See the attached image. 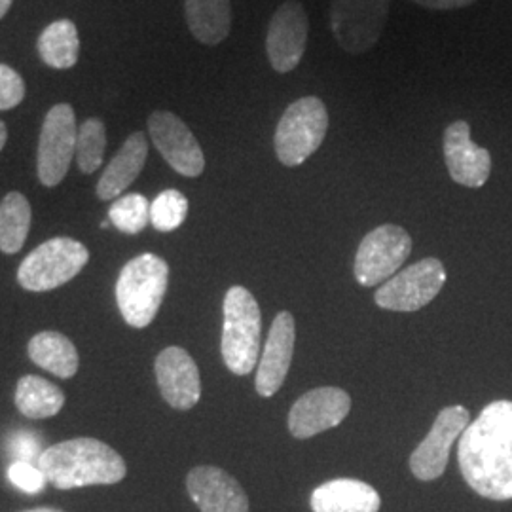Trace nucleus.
<instances>
[{
    "label": "nucleus",
    "mask_w": 512,
    "mask_h": 512,
    "mask_svg": "<svg viewBox=\"0 0 512 512\" xmlns=\"http://www.w3.org/2000/svg\"><path fill=\"white\" fill-rule=\"evenodd\" d=\"M459 469L469 488L492 501L512 499V401H494L463 431Z\"/></svg>",
    "instance_id": "1"
},
{
    "label": "nucleus",
    "mask_w": 512,
    "mask_h": 512,
    "mask_svg": "<svg viewBox=\"0 0 512 512\" xmlns=\"http://www.w3.org/2000/svg\"><path fill=\"white\" fill-rule=\"evenodd\" d=\"M38 467L59 490L118 484L128 473L124 458L97 439H71L54 444L42 452Z\"/></svg>",
    "instance_id": "2"
},
{
    "label": "nucleus",
    "mask_w": 512,
    "mask_h": 512,
    "mask_svg": "<svg viewBox=\"0 0 512 512\" xmlns=\"http://www.w3.org/2000/svg\"><path fill=\"white\" fill-rule=\"evenodd\" d=\"M169 266L164 258L145 253L131 258L116 281V302L129 327H148L164 302Z\"/></svg>",
    "instance_id": "3"
},
{
    "label": "nucleus",
    "mask_w": 512,
    "mask_h": 512,
    "mask_svg": "<svg viewBox=\"0 0 512 512\" xmlns=\"http://www.w3.org/2000/svg\"><path fill=\"white\" fill-rule=\"evenodd\" d=\"M224 325L220 351L224 365L234 374L253 372L260 353L262 315L256 298L245 287H232L224 296Z\"/></svg>",
    "instance_id": "4"
},
{
    "label": "nucleus",
    "mask_w": 512,
    "mask_h": 512,
    "mask_svg": "<svg viewBox=\"0 0 512 512\" xmlns=\"http://www.w3.org/2000/svg\"><path fill=\"white\" fill-rule=\"evenodd\" d=\"M329 112L319 97H302L283 112L275 129V154L287 167L304 164L323 145Z\"/></svg>",
    "instance_id": "5"
},
{
    "label": "nucleus",
    "mask_w": 512,
    "mask_h": 512,
    "mask_svg": "<svg viewBox=\"0 0 512 512\" xmlns=\"http://www.w3.org/2000/svg\"><path fill=\"white\" fill-rule=\"evenodd\" d=\"M90 260L86 245L71 238L44 241L18 270L19 285L31 293H46L69 283Z\"/></svg>",
    "instance_id": "6"
},
{
    "label": "nucleus",
    "mask_w": 512,
    "mask_h": 512,
    "mask_svg": "<svg viewBox=\"0 0 512 512\" xmlns=\"http://www.w3.org/2000/svg\"><path fill=\"white\" fill-rule=\"evenodd\" d=\"M389 0H332L330 29L336 44L348 54H365L382 38Z\"/></svg>",
    "instance_id": "7"
},
{
    "label": "nucleus",
    "mask_w": 512,
    "mask_h": 512,
    "mask_svg": "<svg viewBox=\"0 0 512 512\" xmlns=\"http://www.w3.org/2000/svg\"><path fill=\"white\" fill-rule=\"evenodd\" d=\"M76 116L71 105L59 103L44 118L38 141V179L48 188L61 183L76 152Z\"/></svg>",
    "instance_id": "8"
},
{
    "label": "nucleus",
    "mask_w": 512,
    "mask_h": 512,
    "mask_svg": "<svg viewBox=\"0 0 512 512\" xmlns=\"http://www.w3.org/2000/svg\"><path fill=\"white\" fill-rule=\"evenodd\" d=\"M412 251V238L408 232L384 224L366 234L355 256V277L363 287H376L391 279Z\"/></svg>",
    "instance_id": "9"
},
{
    "label": "nucleus",
    "mask_w": 512,
    "mask_h": 512,
    "mask_svg": "<svg viewBox=\"0 0 512 512\" xmlns=\"http://www.w3.org/2000/svg\"><path fill=\"white\" fill-rule=\"evenodd\" d=\"M446 283V270L437 258H423L393 275L376 291V304L384 310L418 311L427 306Z\"/></svg>",
    "instance_id": "10"
},
{
    "label": "nucleus",
    "mask_w": 512,
    "mask_h": 512,
    "mask_svg": "<svg viewBox=\"0 0 512 512\" xmlns=\"http://www.w3.org/2000/svg\"><path fill=\"white\" fill-rule=\"evenodd\" d=\"M148 133L167 164L184 177H200L205 156L194 133L183 120L167 110H156L148 118Z\"/></svg>",
    "instance_id": "11"
},
{
    "label": "nucleus",
    "mask_w": 512,
    "mask_h": 512,
    "mask_svg": "<svg viewBox=\"0 0 512 512\" xmlns=\"http://www.w3.org/2000/svg\"><path fill=\"white\" fill-rule=\"evenodd\" d=\"M471 416L463 406H448L440 410L429 435L412 452L410 469L420 480H435L442 476L448 465L450 450L463 431L469 427Z\"/></svg>",
    "instance_id": "12"
},
{
    "label": "nucleus",
    "mask_w": 512,
    "mask_h": 512,
    "mask_svg": "<svg viewBox=\"0 0 512 512\" xmlns=\"http://www.w3.org/2000/svg\"><path fill=\"white\" fill-rule=\"evenodd\" d=\"M308 46V16L300 2L287 0L275 10L268 27L266 52L275 73H291Z\"/></svg>",
    "instance_id": "13"
},
{
    "label": "nucleus",
    "mask_w": 512,
    "mask_h": 512,
    "mask_svg": "<svg viewBox=\"0 0 512 512\" xmlns=\"http://www.w3.org/2000/svg\"><path fill=\"white\" fill-rule=\"evenodd\" d=\"M351 410V399L340 387H317L294 403L289 431L294 439H311L340 425Z\"/></svg>",
    "instance_id": "14"
},
{
    "label": "nucleus",
    "mask_w": 512,
    "mask_h": 512,
    "mask_svg": "<svg viewBox=\"0 0 512 512\" xmlns=\"http://www.w3.org/2000/svg\"><path fill=\"white\" fill-rule=\"evenodd\" d=\"M444 160L452 181L461 186L480 188L490 179L492 156L486 148L473 143L465 120L450 124L444 131Z\"/></svg>",
    "instance_id": "15"
},
{
    "label": "nucleus",
    "mask_w": 512,
    "mask_h": 512,
    "mask_svg": "<svg viewBox=\"0 0 512 512\" xmlns=\"http://www.w3.org/2000/svg\"><path fill=\"white\" fill-rule=\"evenodd\" d=\"M156 380L165 403L175 410H190L202 397L200 370L183 348H167L156 359Z\"/></svg>",
    "instance_id": "16"
},
{
    "label": "nucleus",
    "mask_w": 512,
    "mask_h": 512,
    "mask_svg": "<svg viewBox=\"0 0 512 512\" xmlns=\"http://www.w3.org/2000/svg\"><path fill=\"white\" fill-rule=\"evenodd\" d=\"M294 338V317L289 311H281L270 327L256 370V393L260 397H274L281 389L293 361Z\"/></svg>",
    "instance_id": "17"
},
{
    "label": "nucleus",
    "mask_w": 512,
    "mask_h": 512,
    "mask_svg": "<svg viewBox=\"0 0 512 512\" xmlns=\"http://www.w3.org/2000/svg\"><path fill=\"white\" fill-rule=\"evenodd\" d=\"M186 490L202 512H249V499L238 480L219 467L192 469Z\"/></svg>",
    "instance_id": "18"
},
{
    "label": "nucleus",
    "mask_w": 512,
    "mask_h": 512,
    "mask_svg": "<svg viewBox=\"0 0 512 512\" xmlns=\"http://www.w3.org/2000/svg\"><path fill=\"white\" fill-rule=\"evenodd\" d=\"M310 505L313 512H378L382 497L363 480L336 478L313 490Z\"/></svg>",
    "instance_id": "19"
},
{
    "label": "nucleus",
    "mask_w": 512,
    "mask_h": 512,
    "mask_svg": "<svg viewBox=\"0 0 512 512\" xmlns=\"http://www.w3.org/2000/svg\"><path fill=\"white\" fill-rule=\"evenodd\" d=\"M148 141L145 133H131L126 143L118 150V154L105 167L99 183L97 196L99 200H114L120 198L133 183L143 167L147 164Z\"/></svg>",
    "instance_id": "20"
},
{
    "label": "nucleus",
    "mask_w": 512,
    "mask_h": 512,
    "mask_svg": "<svg viewBox=\"0 0 512 512\" xmlns=\"http://www.w3.org/2000/svg\"><path fill=\"white\" fill-rule=\"evenodd\" d=\"M184 12L190 33L202 44L217 46L230 35V0H184Z\"/></svg>",
    "instance_id": "21"
},
{
    "label": "nucleus",
    "mask_w": 512,
    "mask_h": 512,
    "mask_svg": "<svg viewBox=\"0 0 512 512\" xmlns=\"http://www.w3.org/2000/svg\"><path fill=\"white\" fill-rule=\"evenodd\" d=\"M27 351L35 365L52 372L57 378L69 380L78 372V351L73 342L61 332H38L31 338Z\"/></svg>",
    "instance_id": "22"
},
{
    "label": "nucleus",
    "mask_w": 512,
    "mask_h": 512,
    "mask_svg": "<svg viewBox=\"0 0 512 512\" xmlns=\"http://www.w3.org/2000/svg\"><path fill=\"white\" fill-rule=\"evenodd\" d=\"M65 393L57 385L40 376H23L16 387V406L31 420L52 418L61 412Z\"/></svg>",
    "instance_id": "23"
},
{
    "label": "nucleus",
    "mask_w": 512,
    "mask_h": 512,
    "mask_svg": "<svg viewBox=\"0 0 512 512\" xmlns=\"http://www.w3.org/2000/svg\"><path fill=\"white\" fill-rule=\"evenodd\" d=\"M80 40L78 29L71 19H57L38 37V54L54 69H71L78 61Z\"/></svg>",
    "instance_id": "24"
},
{
    "label": "nucleus",
    "mask_w": 512,
    "mask_h": 512,
    "mask_svg": "<svg viewBox=\"0 0 512 512\" xmlns=\"http://www.w3.org/2000/svg\"><path fill=\"white\" fill-rule=\"evenodd\" d=\"M31 228V203L21 192H10L0 203V251L16 255Z\"/></svg>",
    "instance_id": "25"
},
{
    "label": "nucleus",
    "mask_w": 512,
    "mask_h": 512,
    "mask_svg": "<svg viewBox=\"0 0 512 512\" xmlns=\"http://www.w3.org/2000/svg\"><path fill=\"white\" fill-rule=\"evenodd\" d=\"M107 148V129L99 118H90L78 128L76 162L84 175H92L101 164Z\"/></svg>",
    "instance_id": "26"
},
{
    "label": "nucleus",
    "mask_w": 512,
    "mask_h": 512,
    "mask_svg": "<svg viewBox=\"0 0 512 512\" xmlns=\"http://www.w3.org/2000/svg\"><path fill=\"white\" fill-rule=\"evenodd\" d=\"M109 219L124 234H139L150 222V202L143 194H126L110 205Z\"/></svg>",
    "instance_id": "27"
},
{
    "label": "nucleus",
    "mask_w": 512,
    "mask_h": 512,
    "mask_svg": "<svg viewBox=\"0 0 512 512\" xmlns=\"http://www.w3.org/2000/svg\"><path fill=\"white\" fill-rule=\"evenodd\" d=\"M188 215V200L179 190H165L150 203V222L160 232L177 230Z\"/></svg>",
    "instance_id": "28"
},
{
    "label": "nucleus",
    "mask_w": 512,
    "mask_h": 512,
    "mask_svg": "<svg viewBox=\"0 0 512 512\" xmlns=\"http://www.w3.org/2000/svg\"><path fill=\"white\" fill-rule=\"evenodd\" d=\"M8 478L16 488L25 494H40L48 482L44 473L40 471V467H35L33 463H25V461H14L8 469Z\"/></svg>",
    "instance_id": "29"
},
{
    "label": "nucleus",
    "mask_w": 512,
    "mask_h": 512,
    "mask_svg": "<svg viewBox=\"0 0 512 512\" xmlns=\"http://www.w3.org/2000/svg\"><path fill=\"white\" fill-rule=\"evenodd\" d=\"M25 97L23 78L8 65H0V110L18 107Z\"/></svg>",
    "instance_id": "30"
},
{
    "label": "nucleus",
    "mask_w": 512,
    "mask_h": 512,
    "mask_svg": "<svg viewBox=\"0 0 512 512\" xmlns=\"http://www.w3.org/2000/svg\"><path fill=\"white\" fill-rule=\"evenodd\" d=\"M42 446H40V437L33 431H16L8 439V454L14 458V461H25L33 463L42 456Z\"/></svg>",
    "instance_id": "31"
},
{
    "label": "nucleus",
    "mask_w": 512,
    "mask_h": 512,
    "mask_svg": "<svg viewBox=\"0 0 512 512\" xmlns=\"http://www.w3.org/2000/svg\"><path fill=\"white\" fill-rule=\"evenodd\" d=\"M420 4L423 8L429 10H456V8H465L475 4L476 0H412Z\"/></svg>",
    "instance_id": "32"
},
{
    "label": "nucleus",
    "mask_w": 512,
    "mask_h": 512,
    "mask_svg": "<svg viewBox=\"0 0 512 512\" xmlns=\"http://www.w3.org/2000/svg\"><path fill=\"white\" fill-rule=\"evenodd\" d=\"M12 2H14V0H0V19L4 18V16L8 14V10H10Z\"/></svg>",
    "instance_id": "33"
},
{
    "label": "nucleus",
    "mask_w": 512,
    "mask_h": 512,
    "mask_svg": "<svg viewBox=\"0 0 512 512\" xmlns=\"http://www.w3.org/2000/svg\"><path fill=\"white\" fill-rule=\"evenodd\" d=\"M6 139H8V129L4 126V122H0V150L6 145Z\"/></svg>",
    "instance_id": "34"
},
{
    "label": "nucleus",
    "mask_w": 512,
    "mask_h": 512,
    "mask_svg": "<svg viewBox=\"0 0 512 512\" xmlns=\"http://www.w3.org/2000/svg\"><path fill=\"white\" fill-rule=\"evenodd\" d=\"M25 512H63V511H57V509H48V507H42V509H33V511H25Z\"/></svg>",
    "instance_id": "35"
}]
</instances>
